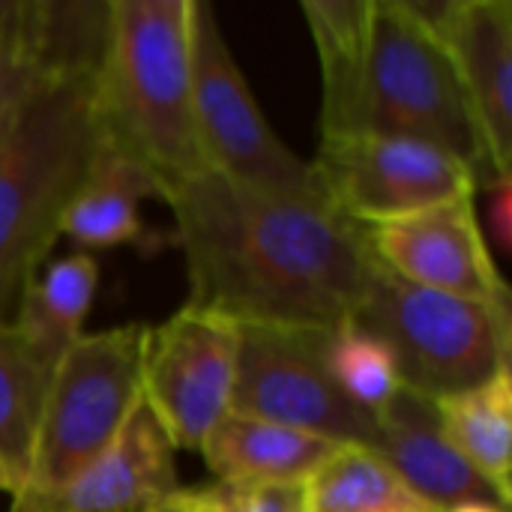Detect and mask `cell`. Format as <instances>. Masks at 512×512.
Here are the masks:
<instances>
[{"mask_svg": "<svg viewBox=\"0 0 512 512\" xmlns=\"http://www.w3.org/2000/svg\"><path fill=\"white\" fill-rule=\"evenodd\" d=\"M147 512H168L165 507H156V510H147Z\"/></svg>", "mask_w": 512, "mask_h": 512, "instance_id": "obj_28", "label": "cell"}, {"mask_svg": "<svg viewBox=\"0 0 512 512\" xmlns=\"http://www.w3.org/2000/svg\"><path fill=\"white\" fill-rule=\"evenodd\" d=\"M357 135L426 141L468 165L477 192L498 180L444 36L414 0H372Z\"/></svg>", "mask_w": 512, "mask_h": 512, "instance_id": "obj_4", "label": "cell"}, {"mask_svg": "<svg viewBox=\"0 0 512 512\" xmlns=\"http://www.w3.org/2000/svg\"><path fill=\"white\" fill-rule=\"evenodd\" d=\"M15 492V480H12V474L0 465V495H12Z\"/></svg>", "mask_w": 512, "mask_h": 512, "instance_id": "obj_27", "label": "cell"}, {"mask_svg": "<svg viewBox=\"0 0 512 512\" xmlns=\"http://www.w3.org/2000/svg\"><path fill=\"white\" fill-rule=\"evenodd\" d=\"M96 285L99 267L90 252L51 258L27 282L12 327L48 366H54L84 336Z\"/></svg>", "mask_w": 512, "mask_h": 512, "instance_id": "obj_18", "label": "cell"}, {"mask_svg": "<svg viewBox=\"0 0 512 512\" xmlns=\"http://www.w3.org/2000/svg\"><path fill=\"white\" fill-rule=\"evenodd\" d=\"M144 324L84 333L51 369L21 489H51L99 459L141 396Z\"/></svg>", "mask_w": 512, "mask_h": 512, "instance_id": "obj_6", "label": "cell"}, {"mask_svg": "<svg viewBox=\"0 0 512 512\" xmlns=\"http://www.w3.org/2000/svg\"><path fill=\"white\" fill-rule=\"evenodd\" d=\"M372 450L426 501L441 510L489 501L507 504L498 492L459 456V450L447 441L435 399L402 387L396 399L378 414V432Z\"/></svg>", "mask_w": 512, "mask_h": 512, "instance_id": "obj_14", "label": "cell"}, {"mask_svg": "<svg viewBox=\"0 0 512 512\" xmlns=\"http://www.w3.org/2000/svg\"><path fill=\"white\" fill-rule=\"evenodd\" d=\"M444 512H507L501 504H489V501H471V504H459Z\"/></svg>", "mask_w": 512, "mask_h": 512, "instance_id": "obj_26", "label": "cell"}, {"mask_svg": "<svg viewBox=\"0 0 512 512\" xmlns=\"http://www.w3.org/2000/svg\"><path fill=\"white\" fill-rule=\"evenodd\" d=\"M387 345L402 387L456 396L510 369L512 306L411 285L378 264L351 318Z\"/></svg>", "mask_w": 512, "mask_h": 512, "instance_id": "obj_5", "label": "cell"}, {"mask_svg": "<svg viewBox=\"0 0 512 512\" xmlns=\"http://www.w3.org/2000/svg\"><path fill=\"white\" fill-rule=\"evenodd\" d=\"M339 444L279 426L252 414L228 411L201 444L216 480L255 486H303Z\"/></svg>", "mask_w": 512, "mask_h": 512, "instance_id": "obj_15", "label": "cell"}, {"mask_svg": "<svg viewBox=\"0 0 512 512\" xmlns=\"http://www.w3.org/2000/svg\"><path fill=\"white\" fill-rule=\"evenodd\" d=\"M99 141L159 198L207 174L195 129L192 0H108L93 93Z\"/></svg>", "mask_w": 512, "mask_h": 512, "instance_id": "obj_3", "label": "cell"}, {"mask_svg": "<svg viewBox=\"0 0 512 512\" xmlns=\"http://www.w3.org/2000/svg\"><path fill=\"white\" fill-rule=\"evenodd\" d=\"M480 192H486V225H489V237L498 243V249H501V252H510V240H512L510 177L495 180V183L483 186Z\"/></svg>", "mask_w": 512, "mask_h": 512, "instance_id": "obj_25", "label": "cell"}, {"mask_svg": "<svg viewBox=\"0 0 512 512\" xmlns=\"http://www.w3.org/2000/svg\"><path fill=\"white\" fill-rule=\"evenodd\" d=\"M324 198L351 222L369 228L462 195L477 180L456 156L414 138L351 135L318 144L312 159Z\"/></svg>", "mask_w": 512, "mask_h": 512, "instance_id": "obj_10", "label": "cell"}, {"mask_svg": "<svg viewBox=\"0 0 512 512\" xmlns=\"http://www.w3.org/2000/svg\"><path fill=\"white\" fill-rule=\"evenodd\" d=\"M375 261L393 276L456 297L512 306L492 258L474 195L366 228Z\"/></svg>", "mask_w": 512, "mask_h": 512, "instance_id": "obj_11", "label": "cell"}, {"mask_svg": "<svg viewBox=\"0 0 512 512\" xmlns=\"http://www.w3.org/2000/svg\"><path fill=\"white\" fill-rule=\"evenodd\" d=\"M306 512H444L414 492L372 447L339 444L303 483Z\"/></svg>", "mask_w": 512, "mask_h": 512, "instance_id": "obj_20", "label": "cell"}, {"mask_svg": "<svg viewBox=\"0 0 512 512\" xmlns=\"http://www.w3.org/2000/svg\"><path fill=\"white\" fill-rule=\"evenodd\" d=\"M327 333L240 324L231 411L291 426L333 444L372 447L378 417L357 408L327 366Z\"/></svg>", "mask_w": 512, "mask_h": 512, "instance_id": "obj_8", "label": "cell"}, {"mask_svg": "<svg viewBox=\"0 0 512 512\" xmlns=\"http://www.w3.org/2000/svg\"><path fill=\"white\" fill-rule=\"evenodd\" d=\"M174 447L141 402L120 438L75 477L51 489H18L6 512H147L177 489Z\"/></svg>", "mask_w": 512, "mask_h": 512, "instance_id": "obj_12", "label": "cell"}, {"mask_svg": "<svg viewBox=\"0 0 512 512\" xmlns=\"http://www.w3.org/2000/svg\"><path fill=\"white\" fill-rule=\"evenodd\" d=\"M438 33L453 57L495 177L512 168V3L447 0Z\"/></svg>", "mask_w": 512, "mask_h": 512, "instance_id": "obj_13", "label": "cell"}, {"mask_svg": "<svg viewBox=\"0 0 512 512\" xmlns=\"http://www.w3.org/2000/svg\"><path fill=\"white\" fill-rule=\"evenodd\" d=\"M327 366L342 393L372 417H378L402 390V378L387 345L354 321L327 333Z\"/></svg>", "mask_w": 512, "mask_h": 512, "instance_id": "obj_23", "label": "cell"}, {"mask_svg": "<svg viewBox=\"0 0 512 512\" xmlns=\"http://www.w3.org/2000/svg\"><path fill=\"white\" fill-rule=\"evenodd\" d=\"M162 201L186 261V303L303 330H336L363 306L378 261L366 228L324 195H276L207 171Z\"/></svg>", "mask_w": 512, "mask_h": 512, "instance_id": "obj_1", "label": "cell"}, {"mask_svg": "<svg viewBox=\"0 0 512 512\" xmlns=\"http://www.w3.org/2000/svg\"><path fill=\"white\" fill-rule=\"evenodd\" d=\"M144 198H159L153 180L99 141L87 177L66 207L60 237L78 243L81 252L147 246L150 231L141 216Z\"/></svg>", "mask_w": 512, "mask_h": 512, "instance_id": "obj_16", "label": "cell"}, {"mask_svg": "<svg viewBox=\"0 0 512 512\" xmlns=\"http://www.w3.org/2000/svg\"><path fill=\"white\" fill-rule=\"evenodd\" d=\"M60 0H0V138L57 39Z\"/></svg>", "mask_w": 512, "mask_h": 512, "instance_id": "obj_22", "label": "cell"}, {"mask_svg": "<svg viewBox=\"0 0 512 512\" xmlns=\"http://www.w3.org/2000/svg\"><path fill=\"white\" fill-rule=\"evenodd\" d=\"M51 369L12 324L0 327V465L12 474L15 492L30 471L36 420Z\"/></svg>", "mask_w": 512, "mask_h": 512, "instance_id": "obj_21", "label": "cell"}, {"mask_svg": "<svg viewBox=\"0 0 512 512\" xmlns=\"http://www.w3.org/2000/svg\"><path fill=\"white\" fill-rule=\"evenodd\" d=\"M321 63V141L357 135L372 0H303Z\"/></svg>", "mask_w": 512, "mask_h": 512, "instance_id": "obj_17", "label": "cell"}, {"mask_svg": "<svg viewBox=\"0 0 512 512\" xmlns=\"http://www.w3.org/2000/svg\"><path fill=\"white\" fill-rule=\"evenodd\" d=\"M162 507L168 512H306L303 486H255L225 480L189 489L180 486Z\"/></svg>", "mask_w": 512, "mask_h": 512, "instance_id": "obj_24", "label": "cell"}, {"mask_svg": "<svg viewBox=\"0 0 512 512\" xmlns=\"http://www.w3.org/2000/svg\"><path fill=\"white\" fill-rule=\"evenodd\" d=\"M108 0H60L54 48L0 138V327L48 261L99 144L93 93Z\"/></svg>", "mask_w": 512, "mask_h": 512, "instance_id": "obj_2", "label": "cell"}, {"mask_svg": "<svg viewBox=\"0 0 512 512\" xmlns=\"http://www.w3.org/2000/svg\"><path fill=\"white\" fill-rule=\"evenodd\" d=\"M240 324L183 303L156 327H144L141 396L174 450H201L231 411Z\"/></svg>", "mask_w": 512, "mask_h": 512, "instance_id": "obj_9", "label": "cell"}, {"mask_svg": "<svg viewBox=\"0 0 512 512\" xmlns=\"http://www.w3.org/2000/svg\"><path fill=\"white\" fill-rule=\"evenodd\" d=\"M192 81L195 129L210 174L276 195H324L312 162L267 123L207 0H192Z\"/></svg>", "mask_w": 512, "mask_h": 512, "instance_id": "obj_7", "label": "cell"}, {"mask_svg": "<svg viewBox=\"0 0 512 512\" xmlns=\"http://www.w3.org/2000/svg\"><path fill=\"white\" fill-rule=\"evenodd\" d=\"M441 429L459 456L498 492L510 507L512 501V372L462 390L456 396L435 399Z\"/></svg>", "mask_w": 512, "mask_h": 512, "instance_id": "obj_19", "label": "cell"}]
</instances>
